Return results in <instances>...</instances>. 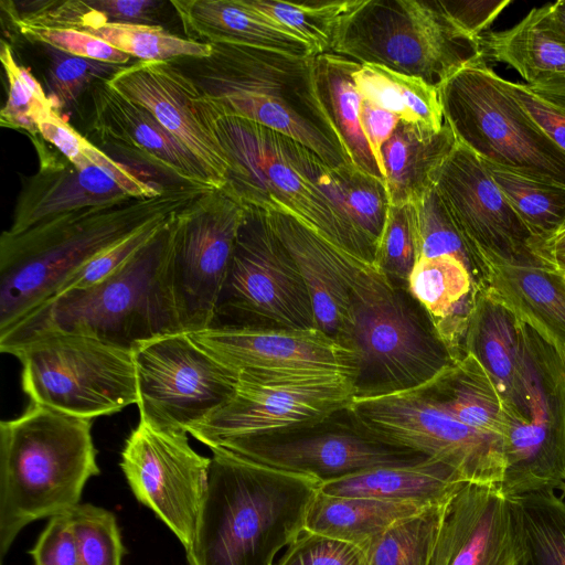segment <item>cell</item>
<instances>
[{"instance_id": "obj_30", "label": "cell", "mask_w": 565, "mask_h": 565, "mask_svg": "<svg viewBox=\"0 0 565 565\" xmlns=\"http://www.w3.org/2000/svg\"><path fill=\"white\" fill-rule=\"evenodd\" d=\"M457 139L444 122L439 130L399 120L382 148L385 186L392 205L415 203L433 186Z\"/></svg>"}, {"instance_id": "obj_29", "label": "cell", "mask_w": 565, "mask_h": 565, "mask_svg": "<svg viewBox=\"0 0 565 565\" xmlns=\"http://www.w3.org/2000/svg\"><path fill=\"white\" fill-rule=\"evenodd\" d=\"M299 164L364 246L374 265L391 205L384 181L353 164L331 168L307 148L299 152Z\"/></svg>"}, {"instance_id": "obj_41", "label": "cell", "mask_w": 565, "mask_h": 565, "mask_svg": "<svg viewBox=\"0 0 565 565\" xmlns=\"http://www.w3.org/2000/svg\"><path fill=\"white\" fill-rule=\"evenodd\" d=\"M445 502L399 520L374 539L365 548L366 565H429Z\"/></svg>"}, {"instance_id": "obj_40", "label": "cell", "mask_w": 565, "mask_h": 565, "mask_svg": "<svg viewBox=\"0 0 565 565\" xmlns=\"http://www.w3.org/2000/svg\"><path fill=\"white\" fill-rule=\"evenodd\" d=\"M416 237L417 259L450 255L462 262L472 275L477 289L483 284L481 256L462 235L434 186L417 202Z\"/></svg>"}, {"instance_id": "obj_28", "label": "cell", "mask_w": 565, "mask_h": 565, "mask_svg": "<svg viewBox=\"0 0 565 565\" xmlns=\"http://www.w3.org/2000/svg\"><path fill=\"white\" fill-rule=\"evenodd\" d=\"M407 290L428 316L452 361L459 360L478 291L467 266L450 255L420 257Z\"/></svg>"}, {"instance_id": "obj_33", "label": "cell", "mask_w": 565, "mask_h": 565, "mask_svg": "<svg viewBox=\"0 0 565 565\" xmlns=\"http://www.w3.org/2000/svg\"><path fill=\"white\" fill-rule=\"evenodd\" d=\"M480 44L483 56L509 65L527 85L565 74V36L548 19L546 6L508 30L480 36Z\"/></svg>"}, {"instance_id": "obj_24", "label": "cell", "mask_w": 565, "mask_h": 565, "mask_svg": "<svg viewBox=\"0 0 565 565\" xmlns=\"http://www.w3.org/2000/svg\"><path fill=\"white\" fill-rule=\"evenodd\" d=\"M41 139H33L39 171L22 185L9 233L18 234L64 213L131 199L100 168L76 167L64 157L61 160Z\"/></svg>"}, {"instance_id": "obj_31", "label": "cell", "mask_w": 565, "mask_h": 565, "mask_svg": "<svg viewBox=\"0 0 565 565\" xmlns=\"http://www.w3.org/2000/svg\"><path fill=\"white\" fill-rule=\"evenodd\" d=\"M467 480L437 459L415 465L381 466L324 482L319 491L343 497L431 507L444 503Z\"/></svg>"}, {"instance_id": "obj_11", "label": "cell", "mask_w": 565, "mask_h": 565, "mask_svg": "<svg viewBox=\"0 0 565 565\" xmlns=\"http://www.w3.org/2000/svg\"><path fill=\"white\" fill-rule=\"evenodd\" d=\"M245 205L209 328L318 329L308 289L266 211Z\"/></svg>"}, {"instance_id": "obj_8", "label": "cell", "mask_w": 565, "mask_h": 565, "mask_svg": "<svg viewBox=\"0 0 565 565\" xmlns=\"http://www.w3.org/2000/svg\"><path fill=\"white\" fill-rule=\"evenodd\" d=\"M332 53L422 78L436 88L483 61L480 38L457 26L440 0H363L341 25Z\"/></svg>"}, {"instance_id": "obj_59", "label": "cell", "mask_w": 565, "mask_h": 565, "mask_svg": "<svg viewBox=\"0 0 565 565\" xmlns=\"http://www.w3.org/2000/svg\"><path fill=\"white\" fill-rule=\"evenodd\" d=\"M539 263H541L542 265L547 266V267L565 269V253L551 256V257L545 258Z\"/></svg>"}, {"instance_id": "obj_44", "label": "cell", "mask_w": 565, "mask_h": 565, "mask_svg": "<svg viewBox=\"0 0 565 565\" xmlns=\"http://www.w3.org/2000/svg\"><path fill=\"white\" fill-rule=\"evenodd\" d=\"M0 60L9 85L0 125L23 130L31 139L41 137L39 122L55 108L40 83L17 63L11 45L4 40L1 41Z\"/></svg>"}, {"instance_id": "obj_9", "label": "cell", "mask_w": 565, "mask_h": 565, "mask_svg": "<svg viewBox=\"0 0 565 565\" xmlns=\"http://www.w3.org/2000/svg\"><path fill=\"white\" fill-rule=\"evenodd\" d=\"M444 121L478 157L536 180L565 185V152L537 126L484 61L438 87Z\"/></svg>"}, {"instance_id": "obj_47", "label": "cell", "mask_w": 565, "mask_h": 565, "mask_svg": "<svg viewBox=\"0 0 565 565\" xmlns=\"http://www.w3.org/2000/svg\"><path fill=\"white\" fill-rule=\"evenodd\" d=\"M177 212L152 220L122 241L90 258L64 281L54 296L70 290L86 289L113 275L151 241Z\"/></svg>"}, {"instance_id": "obj_7", "label": "cell", "mask_w": 565, "mask_h": 565, "mask_svg": "<svg viewBox=\"0 0 565 565\" xmlns=\"http://www.w3.org/2000/svg\"><path fill=\"white\" fill-rule=\"evenodd\" d=\"M209 98L214 130L228 164L224 186L244 204L299 218L338 248L373 266L364 246L300 168L295 140L225 114Z\"/></svg>"}, {"instance_id": "obj_42", "label": "cell", "mask_w": 565, "mask_h": 565, "mask_svg": "<svg viewBox=\"0 0 565 565\" xmlns=\"http://www.w3.org/2000/svg\"><path fill=\"white\" fill-rule=\"evenodd\" d=\"M113 47L139 61H170L178 57L203 58L212 53L211 44L180 38L161 25L105 22L84 29Z\"/></svg>"}, {"instance_id": "obj_23", "label": "cell", "mask_w": 565, "mask_h": 565, "mask_svg": "<svg viewBox=\"0 0 565 565\" xmlns=\"http://www.w3.org/2000/svg\"><path fill=\"white\" fill-rule=\"evenodd\" d=\"M266 215L308 289L317 328L339 343L350 320L349 273L360 260L290 214L266 211Z\"/></svg>"}, {"instance_id": "obj_26", "label": "cell", "mask_w": 565, "mask_h": 565, "mask_svg": "<svg viewBox=\"0 0 565 565\" xmlns=\"http://www.w3.org/2000/svg\"><path fill=\"white\" fill-rule=\"evenodd\" d=\"M170 4L178 13L189 40L316 56L307 41L247 7L242 0H172Z\"/></svg>"}, {"instance_id": "obj_49", "label": "cell", "mask_w": 565, "mask_h": 565, "mask_svg": "<svg viewBox=\"0 0 565 565\" xmlns=\"http://www.w3.org/2000/svg\"><path fill=\"white\" fill-rule=\"evenodd\" d=\"M19 32L33 43L50 45L63 52L111 64L128 65L131 56L105 41L73 29H44L14 24Z\"/></svg>"}, {"instance_id": "obj_36", "label": "cell", "mask_w": 565, "mask_h": 565, "mask_svg": "<svg viewBox=\"0 0 565 565\" xmlns=\"http://www.w3.org/2000/svg\"><path fill=\"white\" fill-rule=\"evenodd\" d=\"M516 565H565V501L555 491L510 498Z\"/></svg>"}, {"instance_id": "obj_32", "label": "cell", "mask_w": 565, "mask_h": 565, "mask_svg": "<svg viewBox=\"0 0 565 565\" xmlns=\"http://www.w3.org/2000/svg\"><path fill=\"white\" fill-rule=\"evenodd\" d=\"M422 387L461 424L503 440L502 396L492 376L471 353L465 352Z\"/></svg>"}, {"instance_id": "obj_46", "label": "cell", "mask_w": 565, "mask_h": 565, "mask_svg": "<svg viewBox=\"0 0 565 565\" xmlns=\"http://www.w3.org/2000/svg\"><path fill=\"white\" fill-rule=\"evenodd\" d=\"M68 512L79 565H121L124 545L115 515L89 503H79Z\"/></svg>"}, {"instance_id": "obj_18", "label": "cell", "mask_w": 565, "mask_h": 565, "mask_svg": "<svg viewBox=\"0 0 565 565\" xmlns=\"http://www.w3.org/2000/svg\"><path fill=\"white\" fill-rule=\"evenodd\" d=\"M107 83L149 110L206 169L217 188L226 184L227 160L214 130L209 96L170 61H138Z\"/></svg>"}, {"instance_id": "obj_25", "label": "cell", "mask_w": 565, "mask_h": 565, "mask_svg": "<svg viewBox=\"0 0 565 565\" xmlns=\"http://www.w3.org/2000/svg\"><path fill=\"white\" fill-rule=\"evenodd\" d=\"M482 288L557 352L565 350V291L554 273L531 258L480 253Z\"/></svg>"}, {"instance_id": "obj_37", "label": "cell", "mask_w": 565, "mask_h": 565, "mask_svg": "<svg viewBox=\"0 0 565 565\" xmlns=\"http://www.w3.org/2000/svg\"><path fill=\"white\" fill-rule=\"evenodd\" d=\"M353 79L363 99L397 115L401 120L435 130L444 126L438 88L424 79L376 64H361Z\"/></svg>"}, {"instance_id": "obj_21", "label": "cell", "mask_w": 565, "mask_h": 565, "mask_svg": "<svg viewBox=\"0 0 565 565\" xmlns=\"http://www.w3.org/2000/svg\"><path fill=\"white\" fill-rule=\"evenodd\" d=\"M429 565H516L510 498L499 484L466 481L446 500Z\"/></svg>"}, {"instance_id": "obj_35", "label": "cell", "mask_w": 565, "mask_h": 565, "mask_svg": "<svg viewBox=\"0 0 565 565\" xmlns=\"http://www.w3.org/2000/svg\"><path fill=\"white\" fill-rule=\"evenodd\" d=\"M427 508L371 498L332 495L318 490L306 516L305 531L365 550L394 523Z\"/></svg>"}, {"instance_id": "obj_38", "label": "cell", "mask_w": 565, "mask_h": 565, "mask_svg": "<svg viewBox=\"0 0 565 565\" xmlns=\"http://www.w3.org/2000/svg\"><path fill=\"white\" fill-rule=\"evenodd\" d=\"M482 161L532 239L547 237L565 227V185L529 178Z\"/></svg>"}, {"instance_id": "obj_52", "label": "cell", "mask_w": 565, "mask_h": 565, "mask_svg": "<svg viewBox=\"0 0 565 565\" xmlns=\"http://www.w3.org/2000/svg\"><path fill=\"white\" fill-rule=\"evenodd\" d=\"M109 23L160 25L163 1L157 0H86Z\"/></svg>"}, {"instance_id": "obj_16", "label": "cell", "mask_w": 565, "mask_h": 565, "mask_svg": "<svg viewBox=\"0 0 565 565\" xmlns=\"http://www.w3.org/2000/svg\"><path fill=\"white\" fill-rule=\"evenodd\" d=\"M212 448L315 479L320 484L375 467L415 465L433 459L371 437L350 422L345 411L319 424L232 439Z\"/></svg>"}, {"instance_id": "obj_58", "label": "cell", "mask_w": 565, "mask_h": 565, "mask_svg": "<svg viewBox=\"0 0 565 565\" xmlns=\"http://www.w3.org/2000/svg\"><path fill=\"white\" fill-rule=\"evenodd\" d=\"M558 403H559V415L561 423L565 434V353L561 355V366L558 374ZM563 500L565 501V484L562 489Z\"/></svg>"}, {"instance_id": "obj_5", "label": "cell", "mask_w": 565, "mask_h": 565, "mask_svg": "<svg viewBox=\"0 0 565 565\" xmlns=\"http://www.w3.org/2000/svg\"><path fill=\"white\" fill-rule=\"evenodd\" d=\"M209 57L193 58L188 75L228 115L278 131L316 153L326 164H352L320 102L315 56L266 49L211 44Z\"/></svg>"}, {"instance_id": "obj_34", "label": "cell", "mask_w": 565, "mask_h": 565, "mask_svg": "<svg viewBox=\"0 0 565 565\" xmlns=\"http://www.w3.org/2000/svg\"><path fill=\"white\" fill-rule=\"evenodd\" d=\"M360 65L335 53L316 55L317 92L351 163L361 171L384 181L361 127L360 113L363 98L353 79V73Z\"/></svg>"}, {"instance_id": "obj_13", "label": "cell", "mask_w": 565, "mask_h": 565, "mask_svg": "<svg viewBox=\"0 0 565 565\" xmlns=\"http://www.w3.org/2000/svg\"><path fill=\"white\" fill-rule=\"evenodd\" d=\"M345 414L371 437L443 461L469 482L500 484L502 481L505 469L502 438L461 424L422 386L354 398Z\"/></svg>"}, {"instance_id": "obj_20", "label": "cell", "mask_w": 565, "mask_h": 565, "mask_svg": "<svg viewBox=\"0 0 565 565\" xmlns=\"http://www.w3.org/2000/svg\"><path fill=\"white\" fill-rule=\"evenodd\" d=\"M192 339L228 370L354 375L352 355L319 329L206 328Z\"/></svg>"}, {"instance_id": "obj_50", "label": "cell", "mask_w": 565, "mask_h": 565, "mask_svg": "<svg viewBox=\"0 0 565 565\" xmlns=\"http://www.w3.org/2000/svg\"><path fill=\"white\" fill-rule=\"evenodd\" d=\"M507 86L544 134L565 152V99L533 90L527 84Z\"/></svg>"}, {"instance_id": "obj_15", "label": "cell", "mask_w": 565, "mask_h": 565, "mask_svg": "<svg viewBox=\"0 0 565 565\" xmlns=\"http://www.w3.org/2000/svg\"><path fill=\"white\" fill-rule=\"evenodd\" d=\"M246 205L225 186L211 188L172 218V286L182 327H210Z\"/></svg>"}, {"instance_id": "obj_22", "label": "cell", "mask_w": 565, "mask_h": 565, "mask_svg": "<svg viewBox=\"0 0 565 565\" xmlns=\"http://www.w3.org/2000/svg\"><path fill=\"white\" fill-rule=\"evenodd\" d=\"M89 97V131L105 145L119 149L178 181L217 188L206 169L141 105L97 82Z\"/></svg>"}, {"instance_id": "obj_14", "label": "cell", "mask_w": 565, "mask_h": 565, "mask_svg": "<svg viewBox=\"0 0 565 565\" xmlns=\"http://www.w3.org/2000/svg\"><path fill=\"white\" fill-rule=\"evenodd\" d=\"M140 419L152 428L189 433L233 395L237 374L188 332L169 333L132 348Z\"/></svg>"}, {"instance_id": "obj_57", "label": "cell", "mask_w": 565, "mask_h": 565, "mask_svg": "<svg viewBox=\"0 0 565 565\" xmlns=\"http://www.w3.org/2000/svg\"><path fill=\"white\" fill-rule=\"evenodd\" d=\"M546 10L553 25L565 36V0L546 4Z\"/></svg>"}, {"instance_id": "obj_39", "label": "cell", "mask_w": 565, "mask_h": 565, "mask_svg": "<svg viewBox=\"0 0 565 565\" xmlns=\"http://www.w3.org/2000/svg\"><path fill=\"white\" fill-rule=\"evenodd\" d=\"M242 1L302 38L313 47L316 55H319L332 53L341 25L363 0Z\"/></svg>"}, {"instance_id": "obj_60", "label": "cell", "mask_w": 565, "mask_h": 565, "mask_svg": "<svg viewBox=\"0 0 565 565\" xmlns=\"http://www.w3.org/2000/svg\"><path fill=\"white\" fill-rule=\"evenodd\" d=\"M548 268L554 273V275L556 276V278L558 279L561 286L563 287V289L565 291V269L554 268V267H548Z\"/></svg>"}, {"instance_id": "obj_17", "label": "cell", "mask_w": 565, "mask_h": 565, "mask_svg": "<svg viewBox=\"0 0 565 565\" xmlns=\"http://www.w3.org/2000/svg\"><path fill=\"white\" fill-rule=\"evenodd\" d=\"M211 458L199 455L186 433L139 422L121 451V470L136 499L149 508L186 550L205 493Z\"/></svg>"}, {"instance_id": "obj_48", "label": "cell", "mask_w": 565, "mask_h": 565, "mask_svg": "<svg viewBox=\"0 0 565 565\" xmlns=\"http://www.w3.org/2000/svg\"><path fill=\"white\" fill-rule=\"evenodd\" d=\"M276 565H366L361 546L303 531Z\"/></svg>"}, {"instance_id": "obj_10", "label": "cell", "mask_w": 565, "mask_h": 565, "mask_svg": "<svg viewBox=\"0 0 565 565\" xmlns=\"http://www.w3.org/2000/svg\"><path fill=\"white\" fill-rule=\"evenodd\" d=\"M4 353L20 361L31 403L87 419L137 405L130 350L81 334L44 333Z\"/></svg>"}, {"instance_id": "obj_2", "label": "cell", "mask_w": 565, "mask_h": 565, "mask_svg": "<svg viewBox=\"0 0 565 565\" xmlns=\"http://www.w3.org/2000/svg\"><path fill=\"white\" fill-rule=\"evenodd\" d=\"M211 188L180 183L154 198L64 213L0 237V331L51 299L90 258Z\"/></svg>"}, {"instance_id": "obj_51", "label": "cell", "mask_w": 565, "mask_h": 565, "mask_svg": "<svg viewBox=\"0 0 565 565\" xmlns=\"http://www.w3.org/2000/svg\"><path fill=\"white\" fill-rule=\"evenodd\" d=\"M30 554L35 565H79L70 512L50 518Z\"/></svg>"}, {"instance_id": "obj_1", "label": "cell", "mask_w": 565, "mask_h": 565, "mask_svg": "<svg viewBox=\"0 0 565 565\" xmlns=\"http://www.w3.org/2000/svg\"><path fill=\"white\" fill-rule=\"evenodd\" d=\"M189 565H273L303 531L315 479L212 448Z\"/></svg>"}, {"instance_id": "obj_54", "label": "cell", "mask_w": 565, "mask_h": 565, "mask_svg": "<svg viewBox=\"0 0 565 565\" xmlns=\"http://www.w3.org/2000/svg\"><path fill=\"white\" fill-rule=\"evenodd\" d=\"M399 120L401 118L397 115L376 106L370 100H362L361 127L383 177L382 148L392 137Z\"/></svg>"}, {"instance_id": "obj_4", "label": "cell", "mask_w": 565, "mask_h": 565, "mask_svg": "<svg viewBox=\"0 0 565 565\" xmlns=\"http://www.w3.org/2000/svg\"><path fill=\"white\" fill-rule=\"evenodd\" d=\"M92 419L30 403L0 423V557L33 521L79 504L99 473Z\"/></svg>"}, {"instance_id": "obj_12", "label": "cell", "mask_w": 565, "mask_h": 565, "mask_svg": "<svg viewBox=\"0 0 565 565\" xmlns=\"http://www.w3.org/2000/svg\"><path fill=\"white\" fill-rule=\"evenodd\" d=\"M355 397L338 372L237 374L231 398L189 431L209 448L224 441L299 429L344 412Z\"/></svg>"}, {"instance_id": "obj_19", "label": "cell", "mask_w": 565, "mask_h": 565, "mask_svg": "<svg viewBox=\"0 0 565 565\" xmlns=\"http://www.w3.org/2000/svg\"><path fill=\"white\" fill-rule=\"evenodd\" d=\"M434 189L479 255L533 257L529 248L531 233L487 171L482 159L459 141L440 166Z\"/></svg>"}, {"instance_id": "obj_27", "label": "cell", "mask_w": 565, "mask_h": 565, "mask_svg": "<svg viewBox=\"0 0 565 565\" xmlns=\"http://www.w3.org/2000/svg\"><path fill=\"white\" fill-rule=\"evenodd\" d=\"M463 350L492 376L503 403L521 412L526 393V354L521 326L483 289H478L475 297Z\"/></svg>"}, {"instance_id": "obj_45", "label": "cell", "mask_w": 565, "mask_h": 565, "mask_svg": "<svg viewBox=\"0 0 565 565\" xmlns=\"http://www.w3.org/2000/svg\"><path fill=\"white\" fill-rule=\"evenodd\" d=\"M416 260L415 204H391L373 266L395 285L407 288L408 278Z\"/></svg>"}, {"instance_id": "obj_3", "label": "cell", "mask_w": 565, "mask_h": 565, "mask_svg": "<svg viewBox=\"0 0 565 565\" xmlns=\"http://www.w3.org/2000/svg\"><path fill=\"white\" fill-rule=\"evenodd\" d=\"M173 216L103 281L56 295L0 331V351L44 333L92 337L131 351L139 342L183 332L172 286Z\"/></svg>"}, {"instance_id": "obj_56", "label": "cell", "mask_w": 565, "mask_h": 565, "mask_svg": "<svg viewBox=\"0 0 565 565\" xmlns=\"http://www.w3.org/2000/svg\"><path fill=\"white\" fill-rule=\"evenodd\" d=\"M529 86L535 92L565 99V74L554 75Z\"/></svg>"}, {"instance_id": "obj_55", "label": "cell", "mask_w": 565, "mask_h": 565, "mask_svg": "<svg viewBox=\"0 0 565 565\" xmlns=\"http://www.w3.org/2000/svg\"><path fill=\"white\" fill-rule=\"evenodd\" d=\"M529 248L537 262L565 253V227L547 237L531 239Z\"/></svg>"}, {"instance_id": "obj_53", "label": "cell", "mask_w": 565, "mask_h": 565, "mask_svg": "<svg viewBox=\"0 0 565 565\" xmlns=\"http://www.w3.org/2000/svg\"><path fill=\"white\" fill-rule=\"evenodd\" d=\"M444 9L463 32L479 39L511 1H443Z\"/></svg>"}, {"instance_id": "obj_43", "label": "cell", "mask_w": 565, "mask_h": 565, "mask_svg": "<svg viewBox=\"0 0 565 565\" xmlns=\"http://www.w3.org/2000/svg\"><path fill=\"white\" fill-rule=\"evenodd\" d=\"M41 45L47 60L44 75L47 97L58 113L74 107L93 84L109 81L126 66L81 57L50 45Z\"/></svg>"}, {"instance_id": "obj_6", "label": "cell", "mask_w": 565, "mask_h": 565, "mask_svg": "<svg viewBox=\"0 0 565 565\" xmlns=\"http://www.w3.org/2000/svg\"><path fill=\"white\" fill-rule=\"evenodd\" d=\"M349 282L350 320L339 344L352 355L354 398L420 387L454 362L407 288L361 262Z\"/></svg>"}]
</instances>
